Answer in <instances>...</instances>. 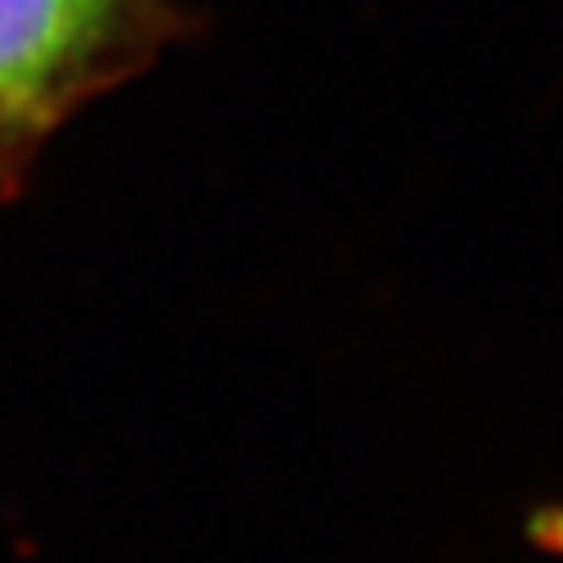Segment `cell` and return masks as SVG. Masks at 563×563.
<instances>
[{
    "label": "cell",
    "mask_w": 563,
    "mask_h": 563,
    "mask_svg": "<svg viewBox=\"0 0 563 563\" xmlns=\"http://www.w3.org/2000/svg\"><path fill=\"white\" fill-rule=\"evenodd\" d=\"M530 539L543 547V551H551V555H560L563 560V505H555V509H539V514H534Z\"/></svg>",
    "instance_id": "2"
},
{
    "label": "cell",
    "mask_w": 563,
    "mask_h": 563,
    "mask_svg": "<svg viewBox=\"0 0 563 563\" xmlns=\"http://www.w3.org/2000/svg\"><path fill=\"white\" fill-rule=\"evenodd\" d=\"M155 0H0V184L163 34Z\"/></svg>",
    "instance_id": "1"
}]
</instances>
